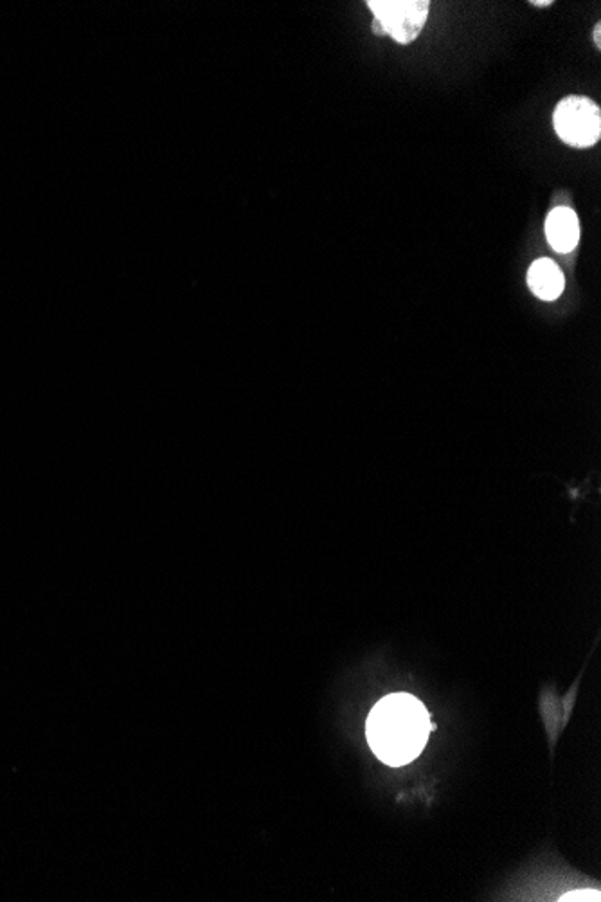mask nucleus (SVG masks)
<instances>
[{"instance_id": "f257e3e1", "label": "nucleus", "mask_w": 601, "mask_h": 902, "mask_svg": "<svg viewBox=\"0 0 601 902\" xmlns=\"http://www.w3.org/2000/svg\"><path fill=\"white\" fill-rule=\"evenodd\" d=\"M434 730L422 701L409 694L384 697L371 710L366 724L369 746L387 766L413 762Z\"/></svg>"}, {"instance_id": "f03ea898", "label": "nucleus", "mask_w": 601, "mask_h": 902, "mask_svg": "<svg viewBox=\"0 0 601 902\" xmlns=\"http://www.w3.org/2000/svg\"><path fill=\"white\" fill-rule=\"evenodd\" d=\"M553 127L567 146L591 148L601 137L600 107L585 96H567L555 109Z\"/></svg>"}, {"instance_id": "7ed1b4c3", "label": "nucleus", "mask_w": 601, "mask_h": 902, "mask_svg": "<svg viewBox=\"0 0 601 902\" xmlns=\"http://www.w3.org/2000/svg\"><path fill=\"white\" fill-rule=\"evenodd\" d=\"M368 6L384 35L404 46L420 37L431 10L429 0H369Z\"/></svg>"}, {"instance_id": "20e7f679", "label": "nucleus", "mask_w": 601, "mask_h": 902, "mask_svg": "<svg viewBox=\"0 0 601 902\" xmlns=\"http://www.w3.org/2000/svg\"><path fill=\"white\" fill-rule=\"evenodd\" d=\"M546 236L557 253H571L580 242V222L571 208H555L546 218Z\"/></svg>"}, {"instance_id": "39448f33", "label": "nucleus", "mask_w": 601, "mask_h": 902, "mask_svg": "<svg viewBox=\"0 0 601 902\" xmlns=\"http://www.w3.org/2000/svg\"><path fill=\"white\" fill-rule=\"evenodd\" d=\"M528 285L537 298L553 301L564 292L566 280L557 263L549 258H542L531 265L528 271Z\"/></svg>"}, {"instance_id": "423d86ee", "label": "nucleus", "mask_w": 601, "mask_h": 902, "mask_svg": "<svg viewBox=\"0 0 601 902\" xmlns=\"http://www.w3.org/2000/svg\"><path fill=\"white\" fill-rule=\"evenodd\" d=\"M600 892L596 890H582V892L566 893L560 901H600Z\"/></svg>"}, {"instance_id": "0eeeda50", "label": "nucleus", "mask_w": 601, "mask_h": 902, "mask_svg": "<svg viewBox=\"0 0 601 902\" xmlns=\"http://www.w3.org/2000/svg\"><path fill=\"white\" fill-rule=\"evenodd\" d=\"M593 38L596 47H601V24H596V26H594Z\"/></svg>"}, {"instance_id": "6e6552de", "label": "nucleus", "mask_w": 601, "mask_h": 902, "mask_svg": "<svg viewBox=\"0 0 601 902\" xmlns=\"http://www.w3.org/2000/svg\"><path fill=\"white\" fill-rule=\"evenodd\" d=\"M553 2L551 0H533L531 2V6H537V8H549Z\"/></svg>"}]
</instances>
